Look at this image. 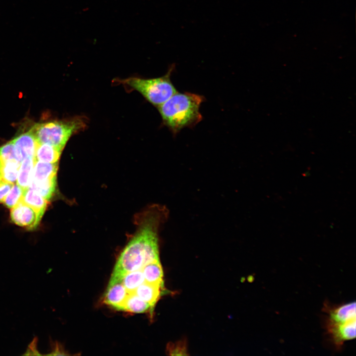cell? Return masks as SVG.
<instances>
[{"instance_id": "6da1fadb", "label": "cell", "mask_w": 356, "mask_h": 356, "mask_svg": "<svg viewBox=\"0 0 356 356\" xmlns=\"http://www.w3.org/2000/svg\"><path fill=\"white\" fill-rule=\"evenodd\" d=\"M169 215L167 208L154 204L139 217L137 229L119 255L110 279L121 280L128 272L159 261V232Z\"/></svg>"}, {"instance_id": "7a4b0ae2", "label": "cell", "mask_w": 356, "mask_h": 356, "mask_svg": "<svg viewBox=\"0 0 356 356\" xmlns=\"http://www.w3.org/2000/svg\"><path fill=\"white\" fill-rule=\"evenodd\" d=\"M205 99L198 94L177 92L157 107L163 124L174 135L183 128L194 127L202 120L199 109Z\"/></svg>"}, {"instance_id": "3957f363", "label": "cell", "mask_w": 356, "mask_h": 356, "mask_svg": "<svg viewBox=\"0 0 356 356\" xmlns=\"http://www.w3.org/2000/svg\"><path fill=\"white\" fill-rule=\"evenodd\" d=\"M324 328L329 341L336 349L340 350L346 341L356 337L355 302L340 305L325 302Z\"/></svg>"}, {"instance_id": "277c9868", "label": "cell", "mask_w": 356, "mask_h": 356, "mask_svg": "<svg viewBox=\"0 0 356 356\" xmlns=\"http://www.w3.org/2000/svg\"><path fill=\"white\" fill-rule=\"evenodd\" d=\"M86 127L82 118L35 124L30 130L39 143L48 144L62 150L72 135Z\"/></svg>"}, {"instance_id": "5b68a950", "label": "cell", "mask_w": 356, "mask_h": 356, "mask_svg": "<svg viewBox=\"0 0 356 356\" xmlns=\"http://www.w3.org/2000/svg\"><path fill=\"white\" fill-rule=\"evenodd\" d=\"M175 65L172 64L167 73L160 77L143 79L132 77L120 80L140 93L150 103L158 107L178 91L171 80Z\"/></svg>"}, {"instance_id": "8992f818", "label": "cell", "mask_w": 356, "mask_h": 356, "mask_svg": "<svg viewBox=\"0 0 356 356\" xmlns=\"http://www.w3.org/2000/svg\"><path fill=\"white\" fill-rule=\"evenodd\" d=\"M10 217L15 224L28 230L35 229L42 218L22 200L12 208Z\"/></svg>"}, {"instance_id": "52a82bcc", "label": "cell", "mask_w": 356, "mask_h": 356, "mask_svg": "<svg viewBox=\"0 0 356 356\" xmlns=\"http://www.w3.org/2000/svg\"><path fill=\"white\" fill-rule=\"evenodd\" d=\"M129 292L121 280H110L103 297V303L111 307L122 311L124 301Z\"/></svg>"}, {"instance_id": "ba28073f", "label": "cell", "mask_w": 356, "mask_h": 356, "mask_svg": "<svg viewBox=\"0 0 356 356\" xmlns=\"http://www.w3.org/2000/svg\"><path fill=\"white\" fill-rule=\"evenodd\" d=\"M12 141L17 161L21 163L26 157L35 158L37 141L30 131L18 135Z\"/></svg>"}, {"instance_id": "9c48e42d", "label": "cell", "mask_w": 356, "mask_h": 356, "mask_svg": "<svg viewBox=\"0 0 356 356\" xmlns=\"http://www.w3.org/2000/svg\"><path fill=\"white\" fill-rule=\"evenodd\" d=\"M162 288L160 285L144 281L135 290L134 293L148 303L153 310L160 296Z\"/></svg>"}, {"instance_id": "30bf717a", "label": "cell", "mask_w": 356, "mask_h": 356, "mask_svg": "<svg viewBox=\"0 0 356 356\" xmlns=\"http://www.w3.org/2000/svg\"><path fill=\"white\" fill-rule=\"evenodd\" d=\"M58 168V162L46 163L35 159L31 180L42 181L54 177L56 176Z\"/></svg>"}, {"instance_id": "8fae6325", "label": "cell", "mask_w": 356, "mask_h": 356, "mask_svg": "<svg viewBox=\"0 0 356 356\" xmlns=\"http://www.w3.org/2000/svg\"><path fill=\"white\" fill-rule=\"evenodd\" d=\"M62 150L54 146L37 142L35 159L46 163L58 162Z\"/></svg>"}, {"instance_id": "7c38bea8", "label": "cell", "mask_w": 356, "mask_h": 356, "mask_svg": "<svg viewBox=\"0 0 356 356\" xmlns=\"http://www.w3.org/2000/svg\"><path fill=\"white\" fill-rule=\"evenodd\" d=\"M21 200L43 217L47 207V200L40 194L28 188L24 191Z\"/></svg>"}, {"instance_id": "4fadbf2b", "label": "cell", "mask_w": 356, "mask_h": 356, "mask_svg": "<svg viewBox=\"0 0 356 356\" xmlns=\"http://www.w3.org/2000/svg\"><path fill=\"white\" fill-rule=\"evenodd\" d=\"M141 270L145 282L163 287V271L160 261L147 264Z\"/></svg>"}, {"instance_id": "5bb4252c", "label": "cell", "mask_w": 356, "mask_h": 356, "mask_svg": "<svg viewBox=\"0 0 356 356\" xmlns=\"http://www.w3.org/2000/svg\"><path fill=\"white\" fill-rule=\"evenodd\" d=\"M151 310V306L134 292L129 293L122 309V311L137 313H144Z\"/></svg>"}, {"instance_id": "9a60e30c", "label": "cell", "mask_w": 356, "mask_h": 356, "mask_svg": "<svg viewBox=\"0 0 356 356\" xmlns=\"http://www.w3.org/2000/svg\"><path fill=\"white\" fill-rule=\"evenodd\" d=\"M56 184V176L42 181L31 180L28 188L35 191L48 201L55 191Z\"/></svg>"}, {"instance_id": "2e32d148", "label": "cell", "mask_w": 356, "mask_h": 356, "mask_svg": "<svg viewBox=\"0 0 356 356\" xmlns=\"http://www.w3.org/2000/svg\"><path fill=\"white\" fill-rule=\"evenodd\" d=\"M34 162V157H26L20 163L16 181L17 184L23 189L29 187L32 178Z\"/></svg>"}, {"instance_id": "e0dca14e", "label": "cell", "mask_w": 356, "mask_h": 356, "mask_svg": "<svg viewBox=\"0 0 356 356\" xmlns=\"http://www.w3.org/2000/svg\"><path fill=\"white\" fill-rule=\"evenodd\" d=\"M20 163L16 160L0 161V178L11 183L16 182Z\"/></svg>"}, {"instance_id": "ac0fdd59", "label": "cell", "mask_w": 356, "mask_h": 356, "mask_svg": "<svg viewBox=\"0 0 356 356\" xmlns=\"http://www.w3.org/2000/svg\"><path fill=\"white\" fill-rule=\"evenodd\" d=\"M121 281L128 292L130 293L134 292L145 280L141 269H138L125 274L122 278Z\"/></svg>"}, {"instance_id": "d6986e66", "label": "cell", "mask_w": 356, "mask_h": 356, "mask_svg": "<svg viewBox=\"0 0 356 356\" xmlns=\"http://www.w3.org/2000/svg\"><path fill=\"white\" fill-rule=\"evenodd\" d=\"M25 189L17 184H14L4 198L3 203L9 208H12L21 201Z\"/></svg>"}, {"instance_id": "ffe728a7", "label": "cell", "mask_w": 356, "mask_h": 356, "mask_svg": "<svg viewBox=\"0 0 356 356\" xmlns=\"http://www.w3.org/2000/svg\"><path fill=\"white\" fill-rule=\"evenodd\" d=\"M166 352L168 355L171 356H187V344L186 340H180L175 343L168 344L166 348Z\"/></svg>"}, {"instance_id": "44dd1931", "label": "cell", "mask_w": 356, "mask_h": 356, "mask_svg": "<svg viewBox=\"0 0 356 356\" xmlns=\"http://www.w3.org/2000/svg\"><path fill=\"white\" fill-rule=\"evenodd\" d=\"M16 160L14 145L12 140L0 147V161Z\"/></svg>"}, {"instance_id": "7402d4cb", "label": "cell", "mask_w": 356, "mask_h": 356, "mask_svg": "<svg viewBox=\"0 0 356 356\" xmlns=\"http://www.w3.org/2000/svg\"><path fill=\"white\" fill-rule=\"evenodd\" d=\"M13 185V183L0 178V203L3 202Z\"/></svg>"}, {"instance_id": "603a6c76", "label": "cell", "mask_w": 356, "mask_h": 356, "mask_svg": "<svg viewBox=\"0 0 356 356\" xmlns=\"http://www.w3.org/2000/svg\"><path fill=\"white\" fill-rule=\"evenodd\" d=\"M51 353L48 355H67V354L64 351L63 349L61 347L59 344H55L54 345Z\"/></svg>"}, {"instance_id": "cb8c5ba5", "label": "cell", "mask_w": 356, "mask_h": 356, "mask_svg": "<svg viewBox=\"0 0 356 356\" xmlns=\"http://www.w3.org/2000/svg\"><path fill=\"white\" fill-rule=\"evenodd\" d=\"M37 340H33V342L31 343L30 347L29 346V348L28 349V352H33L34 353V355H37V354L36 352H37L39 355H40L38 351H37L36 348V345L37 344L36 342Z\"/></svg>"}]
</instances>
